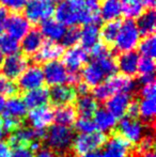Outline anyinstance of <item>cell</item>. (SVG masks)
Here are the masks:
<instances>
[{"label":"cell","mask_w":156,"mask_h":157,"mask_svg":"<svg viewBox=\"0 0 156 157\" xmlns=\"http://www.w3.org/2000/svg\"><path fill=\"white\" fill-rule=\"evenodd\" d=\"M137 87V81L131 77L115 74L106 78L102 83L93 88L92 94L96 101L105 103L109 97L117 93L131 94Z\"/></svg>","instance_id":"6da1fadb"},{"label":"cell","mask_w":156,"mask_h":157,"mask_svg":"<svg viewBox=\"0 0 156 157\" xmlns=\"http://www.w3.org/2000/svg\"><path fill=\"white\" fill-rule=\"evenodd\" d=\"M74 138V130L71 127L56 124L46 132L44 140L47 145L46 149L54 152L58 157H73L71 147Z\"/></svg>","instance_id":"7a4b0ae2"},{"label":"cell","mask_w":156,"mask_h":157,"mask_svg":"<svg viewBox=\"0 0 156 157\" xmlns=\"http://www.w3.org/2000/svg\"><path fill=\"white\" fill-rule=\"evenodd\" d=\"M140 40L141 35L136 27L135 21L133 19H125L124 21H121L120 29L113 43V48L120 54L134 52L138 47Z\"/></svg>","instance_id":"3957f363"},{"label":"cell","mask_w":156,"mask_h":157,"mask_svg":"<svg viewBox=\"0 0 156 157\" xmlns=\"http://www.w3.org/2000/svg\"><path fill=\"white\" fill-rule=\"evenodd\" d=\"M108 140L105 132L96 130L91 134H80L75 137L71 147L72 156H81L85 154L94 153L104 147Z\"/></svg>","instance_id":"277c9868"},{"label":"cell","mask_w":156,"mask_h":157,"mask_svg":"<svg viewBox=\"0 0 156 157\" xmlns=\"http://www.w3.org/2000/svg\"><path fill=\"white\" fill-rule=\"evenodd\" d=\"M81 10L82 0L79 2L63 0L55 8V19L65 27H77V25L80 24Z\"/></svg>","instance_id":"5b68a950"},{"label":"cell","mask_w":156,"mask_h":157,"mask_svg":"<svg viewBox=\"0 0 156 157\" xmlns=\"http://www.w3.org/2000/svg\"><path fill=\"white\" fill-rule=\"evenodd\" d=\"M55 8V3L50 0H28L24 9V16L30 24H41L52 18Z\"/></svg>","instance_id":"8992f818"},{"label":"cell","mask_w":156,"mask_h":157,"mask_svg":"<svg viewBox=\"0 0 156 157\" xmlns=\"http://www.w3.org/2000/svg\"><path fill=\"white\" fill-rule=\"evenodd\" d=\"M144 127L146 126L138 120H131L123 117L117 126V130L115 132L133 145L138 144V142L146 135H144Z\"/></svg>","instance_id":"52a82bcc"},{"label":"cell","mask_w":156,"mask_h":157,"mask_svg":"<svg viewBox=\"0 0 156 157\" xmlns=\"http://www.w3.org/2000/svg\"><path fill=\"white\" fill-rule=\"evenodd\" d=\"M29 66V61L27 57L21 54H15L12 56H8L2 60L1 75L6 77L8 80H15L25 72L26 68Z\"/></svg>","instance_id":"ba28073f"},{"label":"cell","mask_w":156,"mask_h":157,"mask_svg":"<svg viewBox=\"0 0 156 157\" xmlns=\"http://www.w3.org/2000/svg\"><path fill=\"white\" fill-rule=\"evenodd\" d=\"M45 83L44 80L43 71L39 64L29 65L25 70V72L17 79V87L19 91H31L39 88H42Z\"/></svg>","instance_id":"9c48e42d"},{"label":"cell","mask_w":156,"mask_h":157,"mask_svg":"<svg viewBox=\"0 0 156 157\" xmlns=\"http://www.w3.org/2000/svg\"><path fill=\"white\" fill-rule=\"evenodd\" d=\"M106 143V147L100 154V157H131L134 155L131 144L118 132H111L110 138Z\"/></svg>","instance_id":"30bf717a"},{"label":"cell","mask_w":156,"mask_h":157,"mask_svg":"<svg viewBox=\"0 0 156 157\" xmlns=\"http://www.w3.org/2000/svg\"><path fill=\"white\" fill-rule=\"evenodd\" d=\"M42 71H43L44 80L47 85L51 86V87L67 85L70 73L65 68L62 61L56 60L44 63Z\"/></svg>","instance_id":"8fae6325"},{"label":"cell","mask_w":156,"mask_h":157,"mask_svg":"<svg viewBox=\"0 0 156 157\" xmlns=\"http://www.w3.org/2000/svg\"><path fill=\"white\" fill-rule=\"evenodd\" d=\"M30 29L31 24L21 13H12L6 18L4 31H6V35L16 41H21Z\"/></svg>","instance_id":"7c38bea8"},{"label":"cell","mask_w":156,"mask_h":157,"mask_svg":"<svg viewBox=\"0 0 156 157\" xmlns=\"http://www.w3.org/2000/svg\"><path fill=\"white\" fill-rule=\"evenodd\" d=\"M62 58V63L70 73H79V71L88 63L89 54L81 46L76 45L74 47L67 48Z\"/></svg>","instance_id":"4fadbf2b"},{"label":"cell","mask_w":156,"mask_h":157,"mask_svg":"<svg viewBox=\"0 0 156 157\" xmlns=\"http://www.w3.org/2000/svg\"><path fill=\"white\" fill-rule=\"evenodd\" d=\"M80 77L81 81L89 88L96 87L107 78L104 70L96 60H91L83 66Z\"/></svg>","instance_id":"5bb4252c"},{"label":"cell","mask_w":156,"mask_h":157,"mask_svg":"<svg viewBox=\"0 0 156 157\" xmlns=\"http://www.w3.org/2000/svg\"><path fill=\"white\" fill-rule=\"evenodd\" d=\"M28 122L33 129H43L47 128L54 122V110L49 106L36 108L30 110L28 113Z\"/></svg>","instance_id":"9a60e30c"},{"label":"cell","mask_w":156,"mask_h":157,"mask_svg":"<svg viewBox=\"0 0 156 157\" xmlns=\"http://www.w3.org/2000/svg\"><path fill=\"white\" fill-rule=\"evenodd\" d=\"M133 99V95L128 93H117L105 101V109L116 119H122L125 116L127 106Z\"/></svg>","instance_id":"2e32d148"},{"label":"cell","mask_w":156,"mask_h":157,"mask_svg":"<svg viewBox=\"0 0 156 157\" xmlns=\"http://www.w3.org/2000/svg\"><path fill=\"white\" fill-rule=\"evenodd\" d=\"M65 48L61 44L56 42L44 41L43 45L39 49V52L33 56L34 61L36 62H50V61L59 60L63 56Z\"/></svg>","instance_id":"e0dca14e"},{"label":"cell","mask_w":156,"mask_h":157,"mask_svg":"<svg viewBox=\"0 0 156 157\" xmlns=\"http://www.w3.org/2000/svg\"><path fill=\"white\" fill-rule=\"evenodd\" d=\"M75 88L70 85H61L52 87L49 91V99L55 106L72 105V103L76 101Z\"/></svg>","instance_id":"ac0fdd59"},{"label":"cell","mask_w":156,"mask_h":157,"mask_svg":"<svg viewBox=\"0 0 156 157\" xmlns=\"http://www.w3.org/2000/svg\"><path fill=\"white\" fill-rule=\"evenodd\" d=\"M140 60V55L138 52H128L120 54L118 57L117 61V67L121 72V74L127 77H131L138 74V64Z\"/></svg>","instance_id":"d6986e66"},{"label":"cell","mask_w":156,"mask_h":157,"mask_svg":"<svg viewBox=\"0 0 156 157\" xmlns=\"http://www.w3.org/2000/svg\"><path fill=\"white\" fill-rule=\"evenodd\" d=\"M40 32L45 37L47 41L50 42H58L61 41L67 30V27L57 21L55 18H49L42 21L40 24Z\"/></svg>","instance_id":"ffe728a7"},{"label":"cell","mask_w":156,"mask_h":157,"mask_svg":"<svg viewBox=\"0 0 156 157\" xmlns=\"http://www.w3.org/2000/svg\"><path fill=\"white\" fill-rule=\"evenodd\" d=\"M79 43L81 47L88 52L93 47H95L98 43H101L100 26L94 25V24L83 26V28L80 30Z\"/></svg>","instance_id":"44dd1931"},{"label":"cell","mask_w":156,"mask_h":157,"mask_svg":"<svg viewBox=\"0 0 156 157\" xmlns=\"http://www.w3.org/2000/svg\"><path fill=\"white\" fill-rule=\"evenodd\" d=\"M43 43V35L41 34L39 29L33 28V29H30L29 32L21 39L19 45H21V49L25 52V55L33 57L39 52Z\"/></svg>","instance_id":"7402d4cb"},{"label":"cell","mask_w":156,"mask_h":157,"mask_svg":"<svg viewBox=\"0 0 156 157\" xmlns=\"http://www.w3.org/2000/svg\"><path fill=\"white\" fill-rule=\"evenodd\" d=\"M27 109H36V108L47 106L49 101V90L47 88H39L36 90L26 92L24 98L21 99Z\"/></svg>","instance_id":"603a6c76"},{"label":"cell","mask_w":156,"mask_h":157,"mask_svg":"<svg viewBox=\"0 0 156 157\" xmlns=\"http://www.w3.org/2000/svg\"><path fill=\"white\" fill-rule=\"evenodd\" d=\"M100 0H82V10H81L80 24L98 25L101 21L100 16Z\"/></svg>","instance_id":"cb8c5ba5"},{"label":"cell","mask_w":156,"mask_h":157,"mask_svg":"<svg viewBox=\"0 0 156 157\" xmlns=\"http://www.w3.org/2000/svg\"><path fill=\"white\" fill-rule=\"evenodd\" d=\"M135 24L140 35L143 36L154 35L156 26V13L154 9H148L144 11L137 18Z\"/></svg>","instance_id":"d4e9b609"},{"label":"cell","mask_w":156,"mask_h":157,"mask_svg":"<svg viewBox=\"0 0 156 157\" xmlns=\"http://www.w3.org/2000/svg\"><path fill=\"white\" fill-rule=\"evenodd\" d=\"M75 109L80 119H91L98 110V104L93 96L89 94L83 95L77 98Z\"/></svg>","instance_id":"484cf974"},{"label":"cell","mask_w":156,"mask_h":157,"mask_svg":"<svg viewBox=\"0 0 156 157\" xmlns=\"http://www.w3.org/2000/svg\"><path fill=\"white\" fill-rule=\"evenodd\" d=\"M122 15V6L120 0H103L100 6L101 21H119Z\"/></svg>","instance_id":"4316f807"},{"label":"cell","mask_w":156,"mask_h":157,"mask_svg":"<svg viewBox=\"0 0 156 157\" xmlns=\"http://www.w3.org/2000/svg\"><path fill=\"white\" fill-rule=\"evenodd\" d=\"M54 120L58 125L70 127L77 121V112L73 105L59 106L54 111Z\"/></svg>","instance_id":"83f0119b"},{"label":"cell","mask_w":156,"mask_h":157,"mask_svg":"<svg viewBox=\"0 0 156 157\" xmlns=\"http://www.w3.org/2000/svg\"><path fill=\"white\" fill-rule=\"evenodd\" d=\"M27 114V108L19 97H11L6 101L4 109L2 111L3 118H15L23 120Z\"/></svg>","instance_id":"f1b7e54d"},{"label":"cell","mask_w":156,"mask_h":157,"mask_svg":"<svg viewBox=\"0 0 156 157\" xmlns=\"http://www.w3.org/2000/svg\"><path fill=\"white\" fill-rule=\"evenodd\" d=\"M156 111V101L155 97L152 98H144L139 101V116L141 117L142 123L146 127L153 128L154 126Z\"/></svg>","instance_id":"f546056e"},{"label":"cell","mask_w":156,"mask_h":157,"mask_svg":"<svg viewBox=\"0 0 156 157\" xmlns=\"http://www.w3.org/2000/svg\"><path fill=\"white\" fill-rule=\"evenodd\" d=\"M117 119L109 113L105 108L98 109L94 114V124H95L96 128L100 129V132H105L108 130L112 129L117 125Z\"/></svg>","instance_id":"4dcf8cb0"},{"label":"cell","mask_w":156,"mask_h":157,"mask_svg":"<svg viewBox=\"0 0 156 157\" xmlns=\"http://www.w3.org/2000/svg\"><path fill=\"white\" fill-rule=\"evenodd\" d=\"M122 6V14L127 19L138 18L146 11L142 0H120Z\"/></svg>","instance_id":"1f68e13d"},{"label":"cell","mask_w":156,"mask_h":157,"mask_svg":"<svg viewBox=\"0 0 156 157\" xmlns=\"http://www.w3.org/2000/svg\"><path fill=\"white\" fill-rule=\"evenodd\" d=\"M121 26V21H107L103 25L102 28H100L101 31V39L104 41V44L106 45H113L116 41V37L118 35L119 29Z\"/></svg>","instance_id":"d6a6232c"},{"label":"cell","mask_w":156,"mask_h":157,"mask_svg":"<svg viewBox=\"0 0 156 157\" xmlns=\"http://www.w3.org/2000/svg\"><path fill=\"white\" fill-rule=\"evenodd\" d=\"M21 50V45L19 42L16 40L12 39L9 35H0V52L1 55H6L8 56H12L15 54H19Z\"/></svg>","instance_id":"836d02e7"},{"label":"cell","mask_w":156,"mask_h":157,"mask_svg":"<svg viewBox=\"0 0 156 157\" xmlns=\"http://www.w3.org/2000/svg\"><path fill=\"white\" fill-rule=\"evenodd\" d=\"M138 49H139V54L142 57L146 58H155V52H156V39L154 35H150V36H144L143 40H140L139 44H138Z\"/></svg>","instance_id":"e575fe53"},{"label":"cell","mask_w":156,"mask_h":157,"mask_svg":"<svg viewBox=\"0 0 156 157\" xmlns=\"http://www.w3.org/2000/svg\"><path fill=\"white\" fill-rule=\"evenodd\" d=\"M80 29L78 27H69L65 30L63 37L61 39V45L64 48H71L79 43Z\"/></svg>","instance_id":"d590c367"},{"label":"cell","mask_w":156,"mask_h":157,"mask_svg":"<svg viewBox=\"0 0 156 157\" xmlns=\"http://www.w3.org/2000/svg\"><path fill=\"white\" fill-rule=\"evenodd\" d=\"M19 93V89L17 87L16 83L13 81L8 80L4 76L0 74V96H9L11 97H16L17 94Z\"/></svg>","instance_id":"8d00e7d4"},{"label":"cell","mask_w":156,"mask_h":157,"mask_svg":"<svg viewBox=\"0 0 156 157\" xmlns=\"http://www.w3.org/2000/svg\"><path fill=\"white\" fill-rule=\"evenodd\" d=\"M155 61L154 59L140 57L139 64H138V73L140 76H150L155 73Z\"/></svg>","instance_id":"74e56055"},{"label":"cell","mask_w":156,"mask_h":157,"mask_svg":"<svg viewBox=\"0 0 156 157\" xmlns=\"http://www.w3.org/2000/svg\"><path fill=\"white\" fill-rule=\"evenodd\" d=\"M28 0H0V8L4 9L8 12L11 11L13 13H19L26 6Z\"/></svg>","instance_id":"f35d334b"},{"label":"cell","mask_w":156,"mask_h":157,"mask_svg":"<svg viewBox=\"0 0 156 157\" xmlns=\"http://www.w3.org/2000/svg\"><path fill=\"white\" fill-rule=\"evenodd\" d=\"M75 128L80 134H91L97 130L91 119H79L75 122Z\"/></svg>","instance_id":"ab89813d"},{"label":"cell","mask_w":156,"mask_h":157,"mask_svg":"<svg viewBox=\"0 0 156 157\" xmlns=\"http://www.w3.org/2000/svg\"><path fill=\"white\" fill-rule=\"evenodd\" d=\"M2 127H3V132H6L11 135L23 127V120L15 118H4L2 121Z\"/></svg>","instance_id":"60d3db41"},{"label":"cell","mask_w":156,"mask_h":157,"mask_svg":"<svg viewBox=\"0 0 156 157\" xmlns=\"http://www.w3.org/2000/svg\"><path fill=\"white\" fill-rule=\"evenodd\" d=\"M90 54H91L92 59H101L104 58L106 56H109L111 55V50L108 48V46L104 43H98L95 47H93L91 50H90Z\"/></svg>","instance_id":"b9f144b4"},{"label":"cell","mask_w":156,"mask_h":157,"mask_svg":"<svg viewBox=\"0 0 156 157\" xmlns=\"http://www.w3.org/2000/svg\"><path fill=\"white\" fill-rule=\"evenodd\" d=\"M124 117L131 119V120H137L139 117V101L138 99H131L129 105L127 106Z\"/></svg>","instance_id":"7bdbcfd3"},{"label":"cell","mask_w":156,"mask_h":157,"mask_svg":"<svg viewBox=\"0 0 156 157\" xmlns=\"http://www.w3.org/2000/svg\"><path fill=\"white\" fill-rule=\"evenodd\" d=\"M155 82H151V83H146V85H143L141 88H140L139 91V95L142 98H152V97H155Z\"/></svg>","instance_id":"ee69618b"},{"label":"cell","mask_w":156,"mask_h":157,"mask_svg":"<svg viewBox=\"0 0 156 157\" xmlns=\"http://www.w3.org/2000/svg\"><path fill=\"white\" fill-rule=\"evenodd\" d=\"M12 157H36V154L29 147H17L13 150Z\"/></svg>","instance_id":"f6af8a7d"},{"label":"cell","mask_w":156,"mask_h":157,"mask_svg":"<svg viewBox=\"0 0 156 157\" xmlns=\"http://www.w3.org/2000/svg\"><path fill=\"white\" fill-rule=\"evenodd\" d=\"M0 157H12L10 147L4 141H0Z\"/></svg>","instance_id":"bcb514c9"},{"label":"cell","mask_w":156,"mask_h":157,"mask_svg":"<svg viewBox=\"0 0 156 157\" xmlns=\"http://www.w3.org/2000/svg\"><path fill=\"white\" fill-rule=\"evenodd\" d=\"M8 16V12L4 9L0 8V35H2V33L4 32V27H6V21Z\"/></svg>","instance_id":"7dc6e473"},{"label":"cell","mask_w":156,"mask_h":157,"mask_svg":"<svg viewBox=\"0 0 156 157\" xmlns=\"http://www.w3.org/2000/svg\"><path fill=\"white\" fill-rule=\"evenodd\" d=\"M89 90H90V88L88 87L87 85H85L82 81H81V82H79L78 85L76 86V88H75L76 94H79V96L88 95V94H89Z\"/></svg>","instance_id":"c3c4849f"},{"label":"cell","mask_w":156,"mask_h":157,"mask_svg":"<svg viewBox=\"0 0 156 157\" xmlns=\"http://www.w3.org/2000/svg\"><path fill=\"white\" fill-rule=\"evenodd\" d=\"M36 157H58V156H57L54 152L50 151V150L42 149V150H40V151H39L38 155H36Z\"/></svg>","instance_id":"681fc988"},{"label":"cell","mask_w":156,"mask_h":157,"mask_svg":"<svg viewBox=\"0 0 156 157\" xmlns=\"http://www.w3.org/2000/svg\"><path fill=\"white\" fill-rule=\"evenodd\" d=\"M155 1H156V0H142L144 6H146V8H148V9H154Z\"/></svg>","instance_id":"f907efd6"},{"label":"cell","mask_w":156,"mask_h":157,"mask_svg":"<svg viewBox=\"0 0 156 157\" xmlns=\"http://www.w3.org/2000/svg\"><path fill=\"white\" fill-rule=\"evenodd\" d=\"M4 105H6V99H4L3 96H0V113L3 111Z\"/></svg>","instance_id":"816d5d0a"},{"label":"cell","mask_w":156,"mask_h":157,"mask_svg":"<svg viewBox=\"0 0 156 157\" xmlns=\"http://www.w3.org/2000/svg\"><path fill=\"white\" fill-rule=\"evenodd\" d=\"M78 157H100V153H89V154H85V155H81Z\"/></svg>","instance_id":"f5cc1de1"},{"label":"cell","mask_w":156,"mask_h":157,"mask_svg":"<svg viewBox=\"0 0 156 157\" xmlns=\"http://www.w3.org/2000/svg\"><path fill=\"white\" fill-rule=\"evenodd\" d=\"M140 157H155L154 151H152V152H149V153H146V154H143V155H141Z\"/></svg>","instance_id":"db71d44e"},{"label":"cell","mask_w":156,"mask_h":157,"mask_svg":"<svg viewBox=\"0 0 156 157\" xmlns=\"http://www.w3.org/2000/svg\"><path fill=\"white\" fill-rule=\"evenodd\" d=\"M3 136V127H2V120L0 119V139Z\"/></svg>","instance_id":"11a10c76"},{"label":"cell","mask_w":156,"mask_h":157,"mask_svg":"<svg viewBox=\"0 0 156 157\" xmlns=\"http://www.w3.org/2000/svg\"><path fill=\"white\" fill-rule=\"evenodd\" d=\"M50 1H52L55 4H56V3H60V2L63 1V0H50Z\"/></svg>","instance_id":"9f6ffc18"},{"label":"cell","mask_w":156,"mask_h":157,"mask_svg":"<svg viewBox=\"0 0 156 157\" xmlns=\"http://www.w3.org/2000/svg\"><path fill=\"white\" fill-rule=\"evenodd\" d=\"M2 60H3V56H2V55H1V52H0V66H1Z\"/></svg>","instance_id":"6f0895ef"},{"label":"cell","mask_w":156,"mask_h":157,"mask_svg":"<svg viewBox=\"0 0 156 157\" xmlns=\"http://www.w3.org/2000/svg\"><path fill=\"white\" fill-rule=\"evenodd\" d=\"M67 1H72V2H79V1H81V0H67Z\"/></svg>","instance_id":"680465c9"}]
</instances>
